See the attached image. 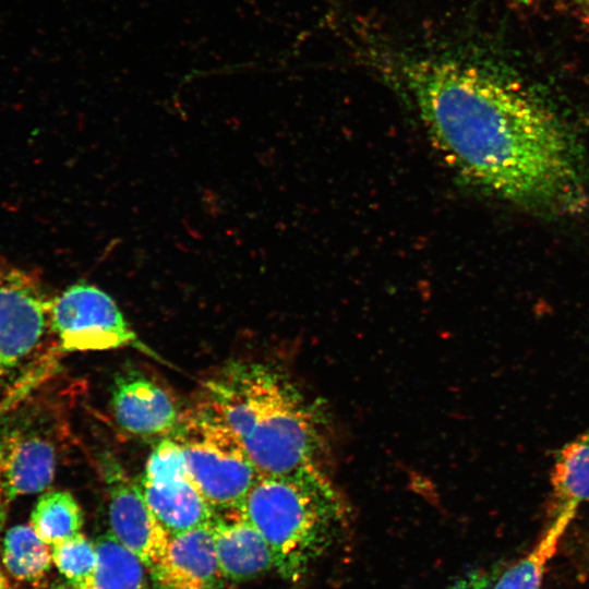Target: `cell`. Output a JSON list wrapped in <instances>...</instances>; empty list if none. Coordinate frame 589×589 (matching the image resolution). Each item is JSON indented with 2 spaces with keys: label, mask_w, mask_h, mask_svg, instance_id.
<instances>
[{
  "label": "cell",
  "mask_w": 589,
  "mask_h": 589,
  "mask_svg": "<svg viewBox=\"0 0 589 589\" xmlns=\"http://www.w3.org/2000/svg\"><path fill=\"white\" fill-rule=\"evenodd\" d=\"M50 301L23 272L0 274V396L25 374L48 329Z\"/></svg>",
  "instance_id": "obj_6"
},
{
  "label": "cell",
  "mask_w": 589,
  "mask_h": 589,
  "mask_svg": "<svg viewBox=\"0 0 589 589\" xmlns=\"http://www.w3.org/2000/svg\"><path fill=\"white\" fill-rule=\"evenodd\" d=\"M111 409L118 425L136 436L167 435L180 423L168 392L143 372H120L111 385Z\"/></svg>",
  "instance_id": "obj_8"
},
{
  "label": "cell",
  "mask_w": 589,
  "mask_h": 589,
  "mask_svg": "<svg viewBox=\"0 0 589 589\" xmlns=\"http://www.w3.org/2000/svg\"><path fill=\"white\" fill-rule=\"evenodd\" d=\"M492 578L482 569H473L454 580L443 589H489Z\"/></svg>",
  "instance_id": "obj_20"
},
{
  "label": "cell",
  "mask_w": 589,
  "mask_h": 589,
  "mask_svg": "<svg viewBox=\"0 0 589 589\" xmlns=\"http://www.w3.org/2000/svg\"><path fill=\"white\" fill-rule=\"evenodd\" d=\"M565 532L561 527L546 525L531 551L507 568L492 589H540L546 566Z\"/></svg>",
  "instance_id": "obj_17"
},
{
  "label": "cell",
  "mask_w": 589,
  "mask_h": 589,
  "mask_svg": "<svg viewBox=\"0 0 589 589\" xmlns=\"http://www.w3.org/2000/svg\"><path fill=\"white\" fill-rule=\"evenodd\" d=\"M56 465V447L47 437L20 430L9 432L2 477L4 500L46 490L53 481Z\"/></svg>",
  "instance_id": "obj_11"
},
{
  "label": "cell",
  "mask_w": 589,
  "mask_h": 589,
  "mask_svg": "<svg viewBox=\"0 0 589 589\" xmlns=\"http://www.w3.org/2000/svg\"><path fill=\"white\" fill-rule=\"evenodd\" d=\"M82 526L81 506L68 491L44 493L31 514V527L50 546L79 533Z\"/></svg>",
  "instance_id": "obj_16"
},
{
  "label": "cell",
  "mask_w": 589,
  "mask_h": 589,
  "mask_svg": "<svg viewBox=\"0 0 589 589\" xmlns=\"http://www.w3.org/2000/svg\"><path fill=\"white\" fill-rule=\"evenodd\" d=\"M97 564L94 573L76 589H149L147 567L110 533L95 541Z\"/></svg>",
  "instance_id": "obj_14"
},
{
  "label": "cell",
  "mask_w": 589,
  "mask_h": 589,
  "mask_svg": "<svg viewBox=\"0 0 589 589\" xmlns=\"http://www.w3.org/2000/svg\"><path fill=\"white\" fill-rule=\"evenodd\" d=\"M589 501V428L556 454L551 474L546 525L568 528L581 504Z\"/></svg>",
  "instance_id": "obj_13"
},
{
  "label": "cell",
  "mask_w": 589,
  "mask_h": 589,
  "mask_svg": "<svg viewBox=\"0 0 589 589\" xmlns=\"http://www.w3.org/2000/svg\"><path fill=\"white\" fill-rule=\"evenodd\" d=\"M8 434L0 435V501L4 500L2 492V477L8 450Z\"/></svg>",
  "instance_id": "obj_21"
},
{
  "label": "cell",
  "mask_w": 589,
  "mask_h": 589,
  "mask_svg": "<svg viewBox=\"0 0 589 589\" xmlns=\"http://www.w3.org/2000/svg\"><path fill=\"white\" fill-rule=\"evenodd\" d=\"M50 326L64 351H103L141 345L115 300L77 283L50 301Z\"/></svg>",
  "instance_id": "obj_5"
},
{
  "label": "cell",
  "mask_w": 589,
  "mask_h": 589,
  "mask_svg": "<svg viewBox=\"0 0 589 589\" xmlns=\"http://www.w3.org/2000/svg\"><path fill=\"white\" fill-rule=\"evenodd\" d=\"M395 72L433 147L460 178L540 213L575 214L586 206L576 140L520 81L455 57H406Z\"/></svg>",
  "instance_id": "obj_1"
},
{
  "label": "cell",
  "mask_w": 589,
  "mask_h": 589,
  "mask_svg": "<svg viewBox=\"0 0 589 589\" xmlns=\"http://www.w3.org/2000/svg\"><path fill=\"white\" fill-rule=\"evenodd\" d=\"M175 438L192 482L215 514L238 510L261 474L228 426L199 404L180 420Z\"/></svg>",
  "instance_id": "obj_4"
},
{
  "label": "cell",
  "mask_w": 589,
  "mask_h": 589,
  "mask_svg": "<svg viewBox=\"0 0 589 589\" xmlns=\"http://www.w3.org/2000/svg\"><path fill=\"white\" fill-rule=\"evenodd\" d=\"M52 563L74 587L83 584L95 570V542L79 532L50 546Z\"/></svg>",
  "instance_id": "obj_18"
},
{
  "label": "cell",
  "mask_w": 589,
  "mask_h": 589,
  "mask_svg": "<svg viewBox=\"0 0 589 589\" xmlns=\"http://www.w3.org/2000/svg\"><path fill=\"white\" fill-rule=\"evenodd\" d=\"M0 589H11L9 581L1 569H0Z\"/></svg>",
  "instance_id": "obj_22"
},
{
  "label": "cell",
  "mask_w": 589,
  "mask_h": 589,
  "mask_svg": "<svg viewBox=\"0 0 589 589\" xmlns=\"http://www.w3.org/2000/svg\"><path fill=\"white\" fill-rule=\"evenodd\" d=\"M190 476L185 455L176 438H164L151 453L143 474L146 480Z\"/></svg>",
  "instance_id": "obj_19"
},
{
  "label": "cell",
  "mask_w": 589,
  "mask_h": 589,
  "mask_svg": "<svg viewBox=\"0 0 589 589\" xmlns=\"http://www.w3.org/2000/svg\"><path fill=\"white\" fill-rule=\"evenodd\" d=\"M211 527L217 562L227 580L245 581L275 568L268 543L238 510L215 514Z\"/></svg>",
  "instance_id": "obj_10"
},
{
  "label": "cell",
  "mask_w": 589,
  "mask_h": 589,
  "mask_svg": "<svg viewBox=\"0 0 589 589\" xmlns=\"http://www.w3.org/2000/svg\"><path fill=\"white\" fill-rule=\"evenodd\" d=\"M141 491L153 514L172 537L212 522L215 512L191 477L141 480Z\"/></svg>",
  "instance_id": "obj_12"
},
{
  "label": "cell",
  "mask_w": 589,
  "mask_h": 589,
  "mask_svg": "<svg viewBox=\"0 0 589 589\" xmlns=\"http://www.w3.org/2000/svg\"><path fill=\"white\" fill-rule=\"evenodd\" d=\"M201 401L233 433L261 476L321 467L324 413L275 366L231 362L205 382Z\"/></svg>",
  "instance_id": "obj_2"
},
{
  "label": "cell",
  "mask_w": 589,
  "mask_h": 589,
  "mask_svg": "<svg viewBox=\"0 0 589 589\" xmlns=\"http://www.w3.org/2000/svg\"><path fill=\"white\" fill-rule=\"evenodd\" d=\"M2 563L7 573L21 582H37L49 572L51 549L27 525L11 527L3 539Z\"/></svg>",
  "instance_id": "obj_15"
},
{
  "label": "cell",
  "mask_w": 589,
  "mask_h": 589,
  "mask_svg": "<svg viewBox=\"0 0 589 589\" xmlns=\"http://www.w3.org/2000/svg\"><path fill=\"white\" fill-rule=\"evenodd\" d=\"M238 512L268 543L275 569L301 580L344 532L348 510L321 467L261 476Z\"/></svg>",
  "instance_id": "obj_3"
},
{
  "label": "cell",
  "mask_w": 589,
  "mask_h": 589,
  "mask_svg": "<svg viewBox=\"0 0 589 589\" xmlns=\"http://www.w3.org/2000/svg\"><path fill=\"white\" fill-rule=\"evenodd\" d=\"M154 589H224L211 524L170 537L148 569Z\"/></svg>",
  "instance_id": "obj_9"
},
{
  "label": "cell",
  "mask_w": 589,
  "mask_h": 589,
  "mask_svg": "<svg viewBox=\"0 0 589 589\" xmlns=\"http://www.w3.org/2000/svg\"><path fill=\"white\" fill-rule=\"evenodd\" d=\"M564 1H567V2L576 4V5H579L581 8H588L589 7V0H564Z\"/></svg>",
  "instance_id": "obj_23"
},
{
  "label": "cell",
  "mask_w": 589,
  "mask_h": 589,
  "mask_svg": "<svg viewBox=\"0 0 589 589\" xmlns=\"http://www.w3.org/2000/svg\"><path fill=\"white\" fill-rule=\"evenodd\" d=\"M109 533L149 569L165 553L170 536L149 508L140 485L115 462L104 469Z\"/></svg>",
  "instance_id": "obj_7"
},
{
  "label": "cell",
  "mask_w": 589,
  "mask_h": 589,
  "mask_svg": "<svg viewBox=\"0 0 589 589\" xmlns=\"http://www.w3.org/2000/svg\"><path fill=\"white\" fill-rule=\"evenodd\" d=\"M49 589H76V588L70 582H68V584H59V585L51 586Z\"/></svg>",
  "instance_id": "obj_24"
}]
</instances>
